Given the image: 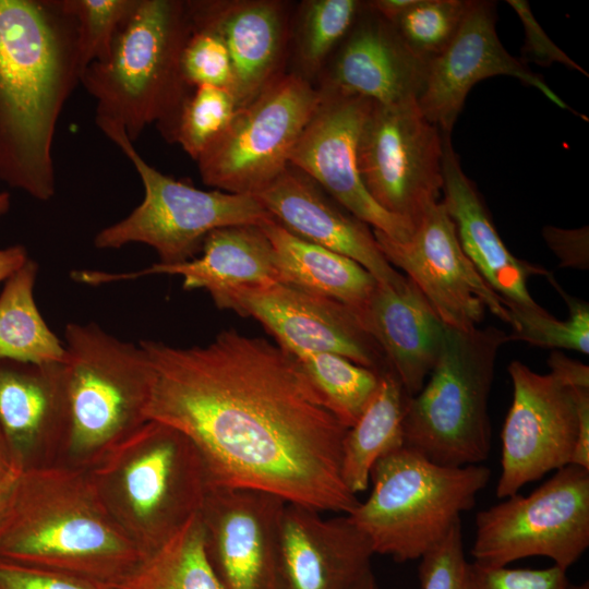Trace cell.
<instances>
[{
    "instance_id": "cell-31",
    "label": "cell",
    "mask_w": 589,
    "mask_h": 589,
    "mask_svg": "<svg viewBox=\"0 0 589 589\" xmlns=\"http://www.w3.org/2000/svg\"><path fill=\"white\" fill-rule=\"evenodd\" d=\"M291 354L324 406L344 426H352L377 390L380 373L332 352Z\"/></svg>"
},
{
    "instance_id": "cell-13",
    "label": "cell",
    "mask_w": 589,
    "mask_h": 589,
    "mask_svg": "<svg viewBox=\"0 0 589 589\" xmlns=\"http://www.w3.org/2000/svg\"><path fill=\"white\" fill-rule=\"evenodd\" d=\"M372 231L387 262L406 274L446 327L464 332L478 327L486 310L508 322L503 298L464 252L442 201L428 209L404 241Z\"/></svg>"
},
{
    "instance_id": "cell-49",
    "label": "cell",
    "mask_w": 589,
    "mask_h": 589,
    "mask_svg": "<svg viewBox=\"0 0 589 589\" xmlns=\"http://www.w3.org/2000/svg\"><path fill=\"white\" fill-rule=\"evenodd\" d=\"M11 207L10 194L5 191L0 192V217L5 215Z\"/></svg>"
},
{
    "instance_id": "cell-28",
    "label": "cell",
    "mask_w": 589,
    "mask_h": 589,
    "mask_svg": "<svg viewBox=\"0 0 589 589\" xmlns=\"http://www.w3.org/2000/svg\"><path fill=\"white\" fill-rule=\"evenodd\" d=\"M409 395L390 370L380 373L374 396L348 428L341 444V477L357 495L369 488L375 462L405 446L404 418Z\"/></svg>"
},
{
    "instance_id": "cell-15",
    "label": "cell",
    "mask_w": 589,
    "mask_h": 589,
    "mask_svg": "<svg viewBox=\"0 0 589 589\" xmlns=\"http://www.w3.org/2000/svg\"><path fill=\"white\" fill-rule=\"evenodd\" d=\"M508 373L513 399L501 432L498 498L570 465L578 423L574 388L557 375L540 374L518 360Z\"/></svg>"
},
{
    "instance_id": "cell-11",
    "label": "cell",
    "mask_w": 589,
    "mask_h": 589,
    "mask_svg": "<svg viewBox=\"0 0 589 589\" xmlns=\"http://www.w3.org/2000/svg\"><path fill=\"white\" fill-rule=\"evenodd\" d=\"M588 546L589 470L568 465L530 494L479 512L471 555L493 567L543 556L567 572Z\"/></svg>"
},
{
    "instance_id": "cell-3",
    "label": "cell",
    "mask_w": 589,
    "mask_h": 589,
    "mask_svg": "<svg viewBox=\"0 0 589 589\" xmlns=\"http://www.w3.org/2000/svg\"><path fill=\"white\" fill-rule=\"evenodd\" d=\"M0 557L116 588L146 558L104 504L89 471L60 465L20 473Z\"/></svg>"
},
{
    "instance_id": "cell-20",
    "label": "cell",
    "mask_w": 589,
    "mask_h": 589,
    "mask_svg": "<svg viewBox=\"0 0 589 589\" xmlns=\"http://www.w3.org/2000/svg\"><path fill=\"white\" fill-rule=\"evenodd\" d=\"M370 541L348 515L286 502L280 525L279 589H351L370 567Z\"/></svg>"
},
{
    "instance_id": "cell-23",
    "label": "cell",
    "mask_w": 589,
    "mask_h": 589,
    "mask_svg": "<svg viewBox=\"0 0 589 589\" xmlns=\"http://www.w3.org/2000/svg\"><path fill=\"white\" fill-rule=\"evenodd\" d=\"M195 25L216 32L232 67L231 94L240 108L280 73L286 46L287 15L271 0L190 1Z\"/></svg>"
},
{
    "instance_id": "cell-33",
    "label": "cell",
    "mask_w": 589,
    "mask_h": 589,
    "mask_svg": "<svg viewBox=\"0 0 589 589\" xmlns=\"http://www.w3.org/2000/svg\"><path fill=\"white\" fill-rule=\"evenodd\" d=\"M362 7L357 0H310L302 4L296 49L303 77L323 67L353 26Z\"/></svg>"
},
{
    "instance_id": "cell-10",
    "label": "cell",
    "mask_w": 589,
    "mask_h": 589,
    "mask_svg": "<svg viewBox=\"0 0 589 589\" xmlns=\"http://www.w3.org/2000/svg\"><path fill=\"white\" fill-rule=\"evenodd\" d=\"M322 97L301 74H280L237 109L231 122L195 160L206 185L255 195L289 165Z\"/></svg>"
},
{
    "instance_id": "cell-18",
    "label": "cell",
    "mask_w": 589,
    "mask_h": 589,
    "mask_svg": "<svg viewBox=\"0 0 589 589\" xmlns=\"http://www.w3.org/2000/svg\"><path fill=\"white\" fill-rule=\"evenodd\" d=\"M495 12L494 2L471 0L452 41L426 64L417 104L443 134H450L469 91L492 76L517 79L560 108L573 111L540 75L504 48L495 28Z\"/></svg>"
},
{
    "instance_id": "cell-27",
    "label": "cell",
    "mask_w": 589,
    "mask_h": 589,
    "mask_svg": "<svg viewBox=\"0 0 589 589\" xmlns=\"http://www.w3.org/2000/svg\"><path fill=\"white\" fill-rule=\"evenodd\" d=\"M261 227L273 247L281 283L336 300L356 313L377 285L365 268L345 255L305 241L276 221Z\"/></svg>"
},
{
    "instance_id": "cell-4",
    "label": "cell",
    "mask_w": 589,
    "mask_h": 589,
    "mask_svg": "<svg viewBox=\"0 0 589 589\" xmlns=\"http://www.w3.org/2000/svg\"><path fill=\"white\" fill-rule=\"evenodd\" d=\"M193 27L190 1L137 0L109 57L82 72L80 83L96 101V122L119 125L132 142L155 122L171 141L193 88L181 72L182 50Z\"/></svg>"
},
{
    "instance_id": "cell-22",
    "label": "cell",
    "mask_w": 589,
    "mask_h": 589,
    "mask_svg": "<svg viewBox=\"0 0 589 589\" xmlns=\"http://www.w3.org/2000/svg\"><path fill=\"white\" fill-rule=\"evenodd\" d=\"M426 64L405 45L390 22L363 3L323 86L374 104H396L417 99Z\"/></svg>"
},
{
    "instance_id": "cell-21",
    "label": "cell",
    "mask_w": 589,
    "mask_h": 589,
    "mask_svg": "<svg viewBox=\"0 0 589 589\" xmlns=\"http://www.w3.org/2000/svg\"><path fill=\"white\" fill-rule=\"evenodd\" d=\"M0 428L22 471L57 465L68 429L64 362L0 360Z\"/></svg>"
},
{
    "instance_id": "cell-24",
    "label": "cell",
    "mask_w": 589,
    "mask_h": 589,
    "mask_svg": "<svg viewBox=\"0 0 589 589\" xmlns=\"http://www.w3.org/2000/svg\"><path fill=\"white\" fill-rule=\"evenodd\" d=\"M201 252L200 257L177 264L157 262L128 273L80 269L72 272L71 277L97 286L151 275H179L185 290L205 289L211 297L233 287L280 281L273 247L261 226L216 229L205 238Z\"/></svg>"
},
{
    "instance_id": "cell-9",
    "label": "cell",
    "mask_w": 589,
    "mask_h": 589,
    "mask_svg": "<svg viewBox=\"0 0 589 589\" xmlns=\"http://www.w3.org/2000/svg\"><path fill=\"white\" fill-rule=\"evenodd\" d=\"M96 123L131 161L144 188L143 201L127 217L96 233L97 249L142 243L156 251L158 263L170 265L194 259L216 229L275 221L255 196L200 190L166 176L139 154L119 125Z\"/></svg>"
},
{
    "instance_id": "cell-6",
    "label": "cell",
    "mask_w": 589,
    "mask_h": 589,
    "mask_svg": "<svg viewBox=\"0 0 589 589\" xmlns=\"http://www.w3.org/2000/svg\"><path fill=\"white\" fill-rule=\"evenodd\" d=\"M68 429L57 465L89 470L147 420L152 368L141 345L94 323L64 329Z\"/></svg>"
},
{
    "instance_id": "cell-41",
    "label": "cell",
    "mask_w": 589,
    "mask_h": 589,
    "mask_svg": "<svg viewBox=\"0 0 589 589\" xmlns=\"http://www.w3.org/2000/svg\"><path fill=\"white\" fill-rule=\"evenodd\" d=\"M507 3L517 13L524 27V46L520 61L533 62L542 67L561 63L564 67L578 71L588 76V72L570 59L552 39L545 34L531 12L530 5L522 0H507Z\"/></svg>"
},
{
    "instance_id": "cell-50",
    "label": "cell",
    "mask_w": 589,
    "mask_h": 589,
    "mask_svg": "<svg viewBox=\"0 0 589 589\" xmlns=\"http://www.w3.org/2000/svg\"><path fill=\"white\" fill-rule=\"evenodd\" d=\"M567 589H589V584H588V581L582 582L580 585H572V584H569Z\"/></svg>"
},
{
    "instance_id": "cell-14",
    "label": "cell",
    "mask_w": 589,
    "mask_h": 589,
    "mask_svg": "<svg viewBox=\"0 0 589 589\" xmlns=\"http://www.w3.org/2000/svg\"><path fill=\"white\" fill-rule=\"evenodd\" d=\"M212 299L259 321L289 353L332 352L377 373L389 369L356 311L336 300L281 281L233 287Z\"/></svg>"
},
{
    "instance_id": "cell-8",
    "label": "cell",
    "mask_w": 589,
    "mask_h": 589,
    "mask_svg": "<svg viewBox=\"0 0 589 589\" xmlns=\"http://www.w3.org/2000/svg\"><path fill=\"white\" fill-rule=\"evenodd\" d=\"M508 334L495 326L446 327L437 360L409 397L405 446L449 467L480 465L491 449L489 396L497 353Z\"/></svg>"
},
{
    "instance_id": "cell-45",
    "label": "cell",
    "mask_w": 589,
    "mask_h": 589,
    "mask_svg": "<svg viewBox=\"0 0 589 589\" xmlns=\"http://www.w3.org/2000/svg\"><path fill=\"white\" fill-rule=\"evenodd\" d=\"M28 259L27 250L21 244L0 249V283H5Z\"/></svg>"
},
{
    "instance_id": "cell-44",
    "label": "cell",
    "mask_w": 589,
    "mask_h": 589,
    "mask_svg": "<svg viewBox=\"0 0 589 589\" xmlns=\"http://www.w3.org/2000/svg\"><path fill=\"white\" fill-rule=\"evenodd\" d=\"M550 372L557 375L570 387H589L588 365L573 360L562 352L552 351L548 359Z\"/></svg>"
},
{
    "instance_id": "cell-26",
    "label": "cell",
    "mask_w": 589,
    "mask_h": 589,
    "mask_svg": "<svg viewBox=\"0 0 589 589\" xmlns=\"http://www.w3.org/2000/svg\"><path fill=\"white\" fill-rule=\"evenodd\" d=\"M357 314L388 368L414 396L437 360L446 326L409 279L398 290L377 283Z\"/></svg>"
},
{
    "instance_id": "cell-36",
    "label": "cell",
    "mask_w": 589,
    "mask_h": 589,
    "mask_svg": "<svg viewBox=\"0 0 589 589\" xmlns=\"http://www.w3.org/2000/svg\"><path fill=\"white\" fill-rule=\"evenodd\" d=\"M77 25V50L82 72L105 61L123 23L137 0H63Z\"/></svg>"
},
{
    "instance_id": "cell-38",
    "label": "cell",
    "mask_w": 589,
    "mask_h": 589,
    "mask_svg": "<svg viewBox=\"0 0 589 589\" xmlns=\"http://www.w3.org/2000/svg\"><path fill=\"white\" fill-rule=\"evenodd\" d=\"M419 560L421 589H470V563L465 556L461 521Z\"/></svg>"
},
{
    "instance_id": "cell-2",
    "label": "cell",
    "mask_w": 589,
    "mask_h": 589,
    "mask_svg": "<svg viewBox=\"0 0 589 589\" xmlns=\"http://www.w3.org/2000/svg\"><path fill=\"white\" fill-rule=\"evenodd\" d=\"M81 75L63 0H0V179L9 187L38 201L55 195V131Z\"/></svg>"
},
{
    "instance_id": "cell-7",
    "label": "cell",
    "mask_w": 589,
    "mask_h": 589,
    "mask_svg": "<svg viewBox=\"0 0 589 589\" xmlns=\"http://www.w3.org/2000/svg\"><path fill=\"white\" fill-rule=\"evenodd\" d=\"M490 479L483 465L443 466L404 446L375 462L369 497L348 516L374 554L419 560L461 521Z\"/></svg>"
},
{
    "instance_id": "cell-34",
    "label": "cell",
    "mask_w": 589,
    "mask_h": 589,
    "mask_svg": "<svg viewBox=\"0 0 589 589\" xmlns=\"http://www.w3.org/2000/svg\"><path fill=\"white\" fill-rule=\"evenodd\" d=\"M470 0H414L392 25L405 45L429 62L456 35Z\"/></svg>"
},
{
    "instance_id": "cell-32",
    "label": "cell",
    "mask_w": 589,
    "mask_h": 589,
    "mask_svg": "<svg viewBox=\"0 0 589 589\" xmlns=\"http://www.w3.org/2000/svg\"><path fill=\"white\" fill-rule=\"evenodd\" d=\"M566 302L568 317L560 321L542 306L529 309L503 299L508 313L512 332L508 340H521L542 348H563L589 353V304L567 294L553 279L546 276Z\"/></svg>"
},
{
    "instance_id": "cell-30",
    "label": "cell",
    "mask_w": 589,
    "mask_h": 589,
    "mask_svg": "<svg viewBox=\"0 0 589 589\" xmlns=\"http://www.w3.org/2000/svg\"><path fill=\"white\" fill-rule=\"evenodd\" d=\"M118 589H223L204 550L200 513Z\"/></svg>"
},
{
    "instance_id": "cell-37",
    "label": "cell",
    "mask_w": 589,
    "mask_h": 589,
    "mask_svg": "<svg viewBox=\"0 0 589 589\" xmlns=\"http://www.w3.org/2000/svg\"><path fill=\"white\" fill-rule=\"evenodd\" d=\"M181 55V72L190 87L209 85L231 91L233 75L228 50L211 28L195 25Z\"/></svg>"
},
{
    "instance_id": "cell-19",
    "label": "cell",
    "mask_w": 589,
    "mask_h": 589,
    "mask_svg": "<svg viewBox=\"0 0 589 589\" xmlns=\"http://www.w3.org/2000/svg\"><path fill=\"white\" fill-rule=\"evenodd\" d=\"M254 196L289 232L353 260L383 286H406L408 278L387 262L369 226L300 169L289 164Z\"/></svg>"
},
{
    "instance_id": "cell-42",
    "label": "cell",
    "mask_w": 589,
    "mask_h": 589,
    "mask_svg": "<svg viewBox=\"0 0 589 589\" xmlns=\"http://www.w3.org/2000/svg\"><path fill=\"white\" fill-rule=\"evenodd\" d=\"M542 236L550 250L560 260V267L588 269V226L578 229H562L554 226H545L542 230Z\"/></svg>"
},
{
    "instance_id": "cell-39",
    "label": "cell",
    "mask_w": 589,
    "mask_h": 589,
    "mask_svg": "<svg viewBox=\"0 0 589 589\" xmlns=\"http://www.w3.org/2000/svg\"><path fill=\"white\" fill-rule=\"evenodd\" d=\"M567 572L553 565L544 569L508 568L470 563V589H567Z\"/></svg>"
},
{
    "instance_id": "cell-5",
    "label": "cell",
    "mask_w": 589,
    "mask_h": 589,
    "mask_svg": "<svg viewBox=\"0 0 589 589\" xmlns=\"http://www.w3.org/2000/svg\"><path fill=\"white\" fill-rule=\"evenodd\" d=\"M88 471L104 504L145 557L201 512L208 491L195 445L156 420L146 421Z\"/></svg>"
},
{
    "instance_id": "cell-47",
    "label": "cell",
    "mask_w": 589,
    "mask_h": 589,
    "mask_svg": "<svg viewBox=\"0 0 589 589\" xmlns=\"http://www.w3.org/2000/svg\"><path fill=\"white\" fill-rule=\"evenodd\" d=\"M15 457L0 428V483L14 473L21 472Z\"/></svg>"
},
{
    "instance_id": "cell-43",
    "label": "cell",
    "mask_w": 589,
    "mask_h": 589,
    "mask_svg": "<svg viewBox=\"0 0 589 589\" xmlns=\"http://www.w3.org/2000/svg\"><path fill=\"white\" fill-rule=\"evenodd\" d=\"M573 388L578 423L570 465L589 470V387Z\"/></svg>"
},
{
    "instance_id": "cell-40",
    "label": "cell",
    "mask_w": 589,
    "mask_h": 589,
    "mask_svg": "<svg viewBox=\"0 0 589 589\" xmlns=\"http://www.w3.org/2000/svg\"><path fill=\"white\" fill-rule=\"evenodd\" d=\"M0 589H118L68 573L0 557Z\"/></svg>"
},
{
    "instance_id": "cell-12",
    "label": "cell",
    "mask_w": 589,
    "mask_h": 589,
    "mask_svg": "<svg viewBox=\"0 0 589 589\" xmlns=\"http://www.w3.org/2000/svg\"><path fill=\"white\" fill-rule=\"evenodd\" d=\"M443 133L417 99L372 103L358 142V168L372 199L413 227L440 202Z\"/></svg>"
},
{
    "instance_id": "cell-1",
    "label": "cell",
    "mask_w": 589,
    "mask_h": 589,
    "mask_svg": "<svg viewBox=\"0 0 589 589\" xmlns=\"http://www.w3.org/2000/svg\"><path fill=\"white\" fill-rule=\"evenodd\" d=\"M152 368L147 420L184 433L209 486H242L349 515L359 504L341 477L347 431L297 359L233 328L206 346L139 342Z\"/></svg>"
},
{
    "instance_id": "cell-25",
    "label": "cell",
    "mask_w": 589,
    "mask_h": 589,
    "mask_svg": "<svg viewBox=\"0 0 589 589\" xmlns=\"http://www.w3.org/2000/svg\"><path fill=\"white\" fill-rule=\"evenodd\" d=\"M449 135L443 134L441 201L455 224L464 252L501 298L522 308H541L530 296L527 283L529 277H546L549 272L508 251L474 184L462 171Z\"/></svg>"
},
{
    "instance_id": "cell-46",
    "label": "cell",
    "mask_w": 589,
    "mask_h": 589,
    "mask_svg": "<svg viewBox=\"0 0 589 589\" xmlns=\"http://www.w3.org/2000/svg\"><path fill=\"white\" fill-rule=\"evenodd\" d=\"M21 472L12 474L0 483V539L10 519L16 482Z\"/></svg>"
},
{
    "instance_id": "cell-29",
    "label": "cell",
    "mask_w": 589,
    "mask_h": 589,
    "mask_svg": "<svg viewBox=\"0 0 589 589\" xmlns=\"http://www.w3.org/2000/svg\"><path fill=\"white\" fill-rule=\"evenodd\" d=\"M38 273L31 257L5 283L0 293V360L46 364L64 362V344L40 314L34 288Z\"/></svg>"
},
{
    "instance_id": "cell-35",
    "label": "cell",
    "mask_w": 589,
    "mask_h": 589,
    "mask_svg": "<svg viewBox=\"0 0 589 589\" xmlns=\"http://www.w3.org/2000/svg\"><path fill=\"white\" fill-rule=\"evenodd\" d=\"M237 103L227 88L193 87L179 111L171 142H177L194 160L231 122Z\"/></svg>"
},
{
    "instance_id": "cell-16",
    "label": "cell",
    "mask_w": 589,
    "mask_h": 589,
    "mask_svg": "<svg viewBox=\"0 0 589 589\" xmlns=\"http://www.w3.org/2000/svg\"><path fill=\"white\" fill-rule=\"evenodd\" d=\"M289 164L313 179L349 213L387 237L404 241L413 226L383 209L366 191L358 168V142L372 101L323 86Z\"/></svg>"
},
{
    "instance_id": "cell-17",
    "label": "cell",
    "mask_w": 589,
    "mask_h": 589,
    "mask_svg": "<svg viewBox=\"0 0 589 589\" xmlns=\"http://www.w3.org/2000/svg\"><path fill=\"white\" fill-rule=\"evenodd\" d=\"M286 502L257 489L208 488L200 512L203 542L223 589H279V538Z\"/></svg>"
},
{
    "instance_id": "cell-48",
    "label": "cell",
    "mask_w": 589,
    "mask_h": 589,
    "mask_svg": "<svg viewBox=\"0 0 589 589\" xmlns=\"http://www.w3.org/2000/svg\"><path fill=\"white\" fill-rule=\"evenodd\" d=\"M351 589H380L371 568L361 575Z\"/></svg>"
}]
</instances>
